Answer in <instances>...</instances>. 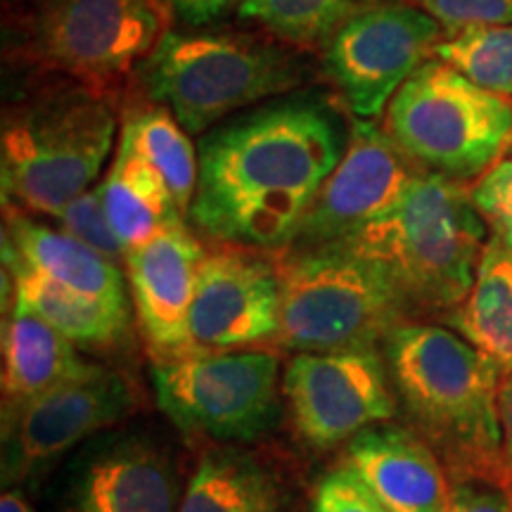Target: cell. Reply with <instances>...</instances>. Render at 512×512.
<instances>
[{"label":"cell","mask_w":512,"mask_h":512,"mask_svg":"<svg viewBox=\"0 0 512 512\" xmlns=\"http://www.w3.org/2000/svg\"><path fill=\"white\" fill-rule=\"evenodd\" d=\"M3 245L22 256L38 273L69 290L114 306H128V280L119 264L74 240L64 230L43 226L8 207Z\"/></svg>","instance_id":"cell-19"},{"label":"cell","mask_w":512,"mask_h":512,"mask_svg":"<svg viewBox=\"0 0 512 512\" xmlns=\"http://www.w3.org/2000/svg\"><path fill=\"white\" fill-rule=\"evenodd\" d=\"M188 136L190 133L174 117V112L162 105L131 114L119 136L155 166L183 214H188L195 197L197 171H200L197 150Z\"/></svg>","instance_id":"cell-24"},{"label":"cell","mask_w":512,"mask_h":512,"mask_svg":"<svg viewBox=\"0 0 512 512\" xmlns=\"http://www.w3.org/2000/svg\"><path fill=\"white\" fill-rule=\"evenodd\" d=\"M368 5L375 0H242L240 15L297 46H318Z\"/></svg>","instance_id":"cell-25"},{"label":"cell","mask_w":512,"mask_h":512,"mask_svg":"<svg viewBox=\"0 0 512 512\" xmlns=\"http://www.w3.org/2000/svg\"><path fill=\"white\" fill-rule=\"evenodd\" d=\"M202 256L200 240L183 223L126 252L128 292L155 363L197 356L190 337V306Z\"/></svg>","instance_id":"cell-15"},{"label":"cell","mask_w":512,"mask_h":512,"mask_svg":"<svg viewBox=\"0 0 512 512\" xmlns=\"http://www.w3.org/2000/svg\"><path fill=\"white\" fill-rule=\"evenodd\" d=\"M342 463L361 475L389 512H446L448 472L411 427L380 422L344 444Z\"/></svg>","instance_id":"cell-17"},{"label":"cell","mask_w":512,"mask_h":512,"mask_svg":"<svg viewBox=\"0 0 512 512\" xmlns=\"http://www.w3.org/2000/svg\"><path fill=\"white\" fill-rule=\"evenodd\" d=\"M159 411L188 437L252 444L283 415L280 358L271 351H223L152 363Z\"/></svg>","instance_id":"cell-8"},{"label":"cell","mask_w":512,"mask_h":512,"mask_svg":"<svg viewBox=\"0 0 512 512\" xmlns=\"http://www.w3.org/2000/svg\"><path fill=\"white\" fill-rule=\"evenodd\" d=\"M408 427L434 448L453 482L496 484L512 496L503 458V373L458 332L403 323L382 344Z\"/></svg>","instance_id":"cell-2"},{"label":"cell","mask_w":512,"mask_h":512,"mask_svg":"<svg viewBox=\"0 0 512 512\" xmlns=\"http://www.w3.org/2000/svg\"><path fill=\"white\" fill-rule=\"evenodd\" d=\"M387 133L427 174L463 183L512 147V100L484 91L451 64L427 60L389 102Z\"/></svg>","instance_id":"cell-6"},{"label":"cell","mask_w":512,"mask_h":512,"mask_svg":"<svg viewBox=\"0 0 512 512\" xmlns=\"http://www.w3.org/2000/svg\"><path fill=\"white\" fill-rule=\"evenodd\" d=\"M434 55L484 91L512 100V24L448 34L437 43Z\"/></svg>","instance_id":"cell-26"},{"label":"cell","mask_w":512,"mask_h":512,"mask_svg":"<svg viewBox=\"0 0 512 512\" xmlns=\"http://www.w3.org/2000/svg\"><path fill=\"white\" fill-rule=\"evenodd\" d=\"M283 396L299 437L313 448L347 444L399 411L380 349L294 354L283 373Z\"/></svg>","instance_id":"cell-11"},{"label":"cell","mask_w":512,"mask_h":512,"mask_svg":"<svg viewBox=\"0 0 512 512\" xmlns=\"http://www.w3.org/2000/svg\"><path fill=\"white\" fill-rule=\"evenodd\" d=\"M486 242V221L470 190L446 176L418 174L387 214L335 247L375 261L413 323L420 316H448L463 304Z\"/></svg>","instance_id":"cell-3"},{"label":"cell","mask_w":512,"mask_h":512,"mask_svg":"<svg viewBox=\"0 0 512 512\" xmlns=\"http://www.w3.org/2000/svg\"><path fill=\"white\" fill-rule=\"evenodd\" d=\"M100 183L107 216L126 252L183 223L169 185L124 138H119L117 155Z\"/></svg>","instance_id":"cell-22"},{"label":"cell","mask_w":512,"mask_h":512,"mask_svg":"<svg viewBox=\"0 0 512 512\" xmlns=\"http://www.w3.org/2000/svg\"><path fill=\"white\" fill-rule=\"evenodd\" d=\"M181 498L174 465L155 444L121 439L76 465L64 512H178Z\"/></svg>","instance_id":"cell-16"},{"label":"cell","mask_w":512,"mask_h":512,"mask_svg":"<svg viewBox=\"0 0 512 512\" xmlns=\"http://www.w3.org/2000/svg\"><path fill=\"white\" fill-rule=\"evenodd\" d=\"M446 320L503 375L512 373V247L491 235L479 256L475 285Z\"/></svg>","instance_id":"cell-23"},{"label":"cell","mask_w":512,"mask_h":512,"mask_svg":"<svg viewBox=\"0 0 512 512\" xmlns=\"http://www.w3.org/2000/svg\"><path fill=\"white\" fill-rule=\"evenodd\" d=\"M280 304L275 261L233 245L204 252L190 306L192 347L197 354H223L275 342Z\"/></svg>","instance_id":"cell-14"},{"label":"cell","mask_w":512,"mask_h":512,"mask_svg":"<svg viewBox=\"0 0 512 512\" xmlns=\"http://www.w3.org/2000/svg\"><path fill=\"white\" fill-rule=\"evenodd\" d=\"M114 136V112L86 86L19 102L5 112L0 136L5 202L60 216L98 181Z\"/></svg>","instance_id":"cell-4"},{"label":"cell","mask_w":512,"mask_h":512,"mask_svg":"<svg viewBox=\"0 0 512 512\" xmlns=\"http://www.w3.org/2000/svg\"><path fill=\"white\" fill-rule=\"evenodd\" d=\"M420 8L441 24L446 34L470 27L512 24V0H418Z\"/></svg>","instance_id":"cell-30"},{"label":"cell","mask_w":512,"mask_h":512,"mask_svg":"<svg viewBox=\"0 0 512 512\" xmlns=\"http://www.w3.org/2000/svg\"><path fill=\"white\" fill-rule=\"evenodd\" d=\"M342 121L325 102H268L207 131L197 145L188 216L223 245L285 252L347 150Z\"/></svg>","instance_id":"cell-1"},{"label":"cell","mask_w":512,"mask_h":512,"mask_svg":"<svg viewBox=\"0 0 512 512\" xmlns=\"http://www.w3.org/2000/svg\"><path fill=\"white\" fill-rule=\"evenodd\" d=\"M498 420H501L503 458L512 475V373L503 375L498 387Z\"/></svg>","instance_id":"cell-33"},{"label":"cell","mask_w":512,"mask_h":512,"mask_svg":"<svg viewBox=\"0 0 512 512\" xmlns=\"http://www.w3.org/2000/svg\"><path fill=\"white\" fill-rule=\"evenodd\" d=\"M136 384L100 363L27 403L3 406V482H27L138 411Z\"/></svg>","instance_id":"cell-10"},{"label":"cell","mask_w":512,"mask_h":512,"mask_svg":"<svg viewBox=\"0 0 512 512\" xmlns=\"http://www.w3.org/2000/svg\"><path fill=\"white\" fill-rule=\"evenodd\" d=\"M275 264L283 285L278 347L297 354L377 349L411 323L389 275L347 247L285 249Z\"/></svg>","instance_id":"cell-5"},{"label":"cell","mask_w":512,"mask_h":512,"mask_svg":"<svg viewBox=\"0 0 512 512\" xmlns=\"http://www.w3.org/2000/svg\"><path fill=\"white\" fill-rule=\"evenodd\" d=\"M147 95L169 107L190 136L233 112L292 91L302 74L283 50L233 36L166 31L140 64Z\"/></svg>","instance_id":"cell-7"},{"label":"cell","mask_w":512,"mask_h":512,"mask_svg":"<svg viewBox=\"0 0 512 512\" xmlns=\"http://www.w3.org/2000/svg\"><path fill=\"white\" fill-rule=\"evenodd\" d=\"M55 221L60 223V230H64V233L107 256V259H112L114 264H124L126 261V247L121 245L110 223V216H107L102 183L81 192L74 202H69L62 209L60 216H55Z\"/></svg>","instance_id":"cell-27"},{"label":"cell","mask_w":512,"mask_h":512,"mask_svg":"<svg viewBox=\"0 0 512 512\" xmlns=\"http://www.w3.org/2000/svg\"><path fill=\"white\" fill-rule=\"evenodd\" d=\"M441 24L422 8L375 3L339 27L325 67L356 119L375 121L399 88L434 55Z\"/></svg>","instance_id":"cell-12"},{"label":"cell","mask_w":512,"mask_h":512,"mask_svg":"<svg viewBox=\"0 0 512 512\" xmlns=\"http://www.w3.org/2000/svg\"><path fill=\"white\" fill-rule=\"evenodd\" d=\"M3 264L12 278V292L46 323L72 339L76 347L110 349L126 342L131 309L69 290L38 273L22 256L3 245Z\"/></svg>","instance_id":"cell-20"},{"label":"cell","mask_w":512,"mask_h":512,"mask_svg":"<svg viewBox=\"0 0 512 512\" xmlns=\"http://www.w3.org/2000/svg\"><path fill=\"white\" fill-rule=\"evenodd\" d=\"M0 512H34L31 505L24 501L17 491H5L3 498H0Z\"/></svg>","instance_id":"cell-34"},{"label":"cell","mask_w":512,"mask_h":512,"mask_svg":"<svg viewBox=\"0 0 512 512\" xmlns=\"http://www.w3.org/2000/svg\"><path fill=\"white\" fill-rule=\"evenodd\" d=\"M162 0H34L24 41L34 60L102 88L143 64L162 38Z\"/></svg>","instance_id":"cell-9"},{"label":"cell","mask_w":512,"mask_h":512,"mask_svg":"<svg viewBox=\"0 0 512 512\" xmlns=\"http://www.w3.org/2000/svg\"><path fill=\"white\" fill-rule=\"evenodd\" d=\"M470 197L491 228V235L512 247V155L501 157L484 171L470 190Z\"/></svg>","instance_id":"cell-28"},{"label":"cell","mask_w":512,"mask_h":512,"mask_svg":"<svg viewBox=\"0 0 512 512\" xmlns=\"http://www.w3.org/2000/svg\"><path fill=\"white\" fill-rule=\"evenodd\" d=\"M311 512H389V508L354 467L339 463L318 482Z\"/></svg>","instance_id":"cell-29"},{"label":"cell","mask_w":512,"mask_h":512,"mask_svg":"<svg viewBox=\"0 0 512 512\" xmlns=\"http://www.w3.org/2000/svg\"><path fill=\"white\" fill-rule=\"evenodd\" d=\"M178 512H292V496L271 463L226 446L200 460Z\"/></svg>","instance_id":"cell-21"},{"label":"cell","mask_w":512,"mask_h":512,"mask_svg":"<svg viewBox=\"0 0 512 512\" xmlns=\"http://www.w3.org/2000/svg\"><path fill=\"white\" fill-rule=\"evenodd\" d=\"M93 366L79 356L72 339L15 297L12 316L3 325V406L36 399Z\"/></svg>","instance_id":"cell-18"},{"label":"cell","mask_w":512,"mask_h":512,"mask_svg":"<svg viewBox=\"0 0 512 512\" xmlns=\"http://www.w3.org/2000/svg\"><path fill=\"white\" fill-rule=\"evenodd\" d=\"M413 162L373 121L354 119L347 150L306 209L287 249L335 247L380 219L418 178Z\"/></svg>","instance_id":"cell-13"},{"label":"cell","mask_w":512,"mask_h":512,"mask_svg":"<svg viewBox=\"0 0 512 512\" xmlns=\"http://www.w3.org/2000/svg\"><path fill=\"white\" fill-rule=\"evenodd\" d=\"M446 512H512V496L496 484L453 482Z\"/></svg>","instance_id":"cell-31"},{"label":"cell","mask_w":512,"mask_h":512,"mask_svg":"<svg viewBox=\"0 0 512 512\" xmlns=\"http://www.w3.org/2000/svg\"><path fill=\"white\" fill-rule=\"evenodd\" d=\"M162 3L171 12H176L183 22L202 27V24H211L228 15L230 10L242 5V0H162Z\"/></svg>","instance_id":"cell-32"}]
</instances>
